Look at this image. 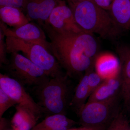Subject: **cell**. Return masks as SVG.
Wrapping results in <instances>:
<instances>
[{
    "instance_id": "cell-1",
    "label": "cell",
    "mask_w": 130,
    "mask_h": 130,
    "mask_svg": "<svg viewBox=\"0 0 130 130\" xmlns=\"http://www.w3.org/2000/svg\"><path fill=\"white\" fill-rule=\"evenodd\" d=\"M42 26L50 40V51L69 77L79 76L94 67L98 45L93 34L62 33L47 24Z\"/></svg>"
},
{
    "instance_id": "cell-2",
    "label": "cell",
    "mask_w": 130,
    "mask_h": 130,
    "mask_svg": "<svg viewBox=\"0 0 130 130\" xmlns=\"http://www.w3.org/2000/svg\"><path fill=\"white\" fill-rule=\"evenodd\" d=\"M69 7L77 24L85 32L106 38L118 31L119 28L108 12L94 1L82 2Z\"/></svg>"
},
{
    "instance_id": "cell-3",
    "label": "cell",
    "mask_w": 130,
    "mask_h": 130,
    "mask_svg": "<svg viewBox=\"0 0 130 130\" xmlns=\"http://www.w3.org/2000/svg\"><path fill=\"white\" fill-rule=\"evenodd\" d=\"M70 77L50 78L40 86H37L38 105L43 113L48 115L56 114L65 115L72 99V86Z\"/></svg>"
},
{
    "instance_id": "cell-4",
    "label": "cell",
    "mask_w": 130,
    "mask_h": 130,
    "mask_svg": "<svg viewBox=\"0 0 130 130\" xmlns=\"http://www.w3.org/2000/svg\"><path fill=\"white\" fill-rule=\"evenodd\" d=\"M5 41L7 53L22 52L50 77H59L66 74L53 55L41 44L8 36H6Z\"/></svg>"
},
{
    "instance_id": "cell-5",
    "label": "cell",
    "mask_w": 130,
    "mask_h": 130,
    "mask_svg": "<svg viewBox=\"0 0 130 130\" xmlns=\"http://www.w3.org/2000/svg\"><path fill=\"white\" fill-rule=\"evenodd\" d=\"M7 64L3 66L9 76L24 85L39 86L50 78L41 68L17 52L11 54Z\"/></svg>"
},
{
    "instance_id": "cell-6",
    "label": "cell",
    "mask_w": 130,
    "mask_h": 130,
    "mask_svg": "<svg viewBox=\"0 0 130 130\" xmlns=\"http://www.w3.org/2000/svg\"><path fill=\"white\" fill-rule=\"evenodd\" d=\"M119 94L100 101L87 102L78 113L82 126H105L116 116Z\"/></svg>"
},
{
    "instance_id": "cell-7",
    "label": "cell",
    "mask_w": 130,
    "mask_h": 130,
    "mask_svg": "<svg viewBox=\"0 0 130 130\" xmlns=\"http://www.w3.org/2000/svg\"><path fill=\"white\" fill-rule=\"evenodd\" d=\"M0 88L17 105L29 109L38 118L43 113L41 107L26 91L24 85L7 74L0 73Z\"/></svg>"
},
{
    "instance_id": "cell-8",
    "label": "cell",
    "mask_w": 130,
    "mask_h": 130,
    "mask_svg": "<svg viewBox=\"0 0 130 130\" xmlns=\"http://www.w3.org/2000/svg\"><path fill=\"white\" fill-rule=\"evenodd\" d=\"M62 33L85 32L77 24L72 10L63 0H59L45 23Z\"/></svg>"
},
{
    "instance_id": "cell-9",
    "label": "cell",
    "mask_w": 130,
    "mask_h": 130,
    "mask_svg": "<svg viewBox=\"0 0 130 130\" xmlns=\"http://www.w3.org/2000/svg\"><path fill=\"white\" fill-rule=\"evenodd\" d=\"M7 26L1 21L0 28L3 30L5 36L13 37L26 41L38 43L50 51L49 42L47 41L44 31L40 26L30 22L16 28H8Z\"/></svg>"
},
{
    "instance_id": "cell-10",
    "label": "cell",
    "mask_w": 130,
    "mask_h": 130,
    "mask_svg": "<svg viewBox=\"0 0 130 130\" xmlns=\"http://www.w3.org/2000/svg\"><path fill=\"white\" fill-rule=\"evenodd\" d=\"M59 0H25L23 11L30 21L42 26L48 19Z\"/></svg>"
},
{
    "instance_id": "cell-11",
    "label": "cell",
    "mask_w": 130,
    "mask_h": 130,
    "mask_svg": "<svg viewBox=\"0 0 130 130\" xmlns=\"http://www.w3.org/2000/svg\"><path fill=\"white\" fill-rule=\"evenodd\" d=\"M118 53L121 78L120 94L125 105H128L130 99V47H120Z\"/></svg>"
},
{
    "instance_id": "cell-12",
    "label": "cell",
    "mask_w": 130,
    "mask_h": 130,
    "mask_svg": "<svg viewBox=\"0 0 130 130\" xmlns=\"http://www.w3.org/2000/svg\"><path fill=\"white\" fill-rule=\"evenodd\" d=\"M94 68L96 72L104 80L112 78L120 71L119 60L111 54H101L96 57Z\"/></svg>"
},
{
    "instance_id": "cell-13",
    "label": "cell",
    "mask_w": 130,
    "mask_h": 130,
    "mask_svg": "<svg viewBox=\"0 0 130 130\" xmlns=\"http://www.w3.org/2000/svg\"><path fill=\"white\" fill-rule=\"evenodd\" d=\"M121 78L120 71L116 77L105 79L91 94L87 102L100 101L107 100L120 94Z\"/></svg>"
},
{
    "instance_id": "cell-14",
    "label": "cell",
    "mask_w": 130,
    "mask_h": 130,
    "mask_svg": "<svg viewBox=\"0 0 130 130\" xmlns=\"http://www.w3.org/2000/svg\"><path fill=\"white\" fill-rule=\"evenodd\" d=\"M108 11L119 29H130V0H115Z\"/></svg>"
},
{
    "instance_id": "cell-15",
    "label": "cell",
    "mask_w": 130,
    "mask_h": 130,
    "mask_svg": "<svg viewBox=\"0 0 130 130\" xmlns=\"http://www.w3.org/2000/svg\"><path fill=\"white\" fill-rule=\"evenodd\" d=\"M76 123L64 114H56L48 115L31 130H67Z\"/></svg>"
},
{
    "instance_id": "cell-16",
    "label": "cell",
    "mask_w": 130,
    "mask_h": 130,
    "mask_svg": "<svg viewBox=\"0 0 130 130\" xmlns=\"http://www.w3.org/2000/svg\"><path fill=\"white\" fill-rule=\"evenodd\" d=\"M0 18L2 22L13 28L30 21L22 9L8 7H0Z\"/></svg>"
},
{
    "instance_id": "cell-17",
    "label": "cell",
    "mask_w": 130,
    "mask_h": 130,
    "mask_svg": "<svg viewBox=\"0 0 130 130\" xmlns=\"http://www.w3.org/2000/svg\"><path fill=\"white\" fill-rule=\"evenodd\" d=\"M89 70L85 73L76 87L70 103V107H72L78 113L85 105L90 95L88 82Z\"/></svg>"
},
{
    "instance_id": "cell-18",
    "label": "cell",
    "mask_w": 130,
    "mask_h": 130,
    "mask_svg": "<svg viewBox=\"0 0 130 130\" xmlns=\"http://www.w3.org/2000/svg\"><path fill=\"white\" fill-rule=\"evenodd\" d=\"M16 109L11 121L13 129L19 127L30 114L32 113L29 109L19 105H16Z\"/></svg>"
},
{
    "instance_id": "cell-19",
    "label": "cell",
    "mask_w": 130,
    "mask_h": 130,
    "mask_svg": "<svg viewBox=\"0 0 130 130\" xmlns=\"http://www.w3.org/2000/svg\"><path fill=\"white\" fill-rule=\"evenodd\" d=\"M107 130H130V127L125 116L119 114L112 120Z\"/></svg>"
},
{
    "instance_id": "cell-20",
    "label": "cell",
    "mask_w": 130,
    "mask_h": 130,
    "mask_svg": "<svg viewBox=\"0 0 130 130\" xmlns=\"http://www.w3.org/2000/svg\"><path fill=\"white\" fill-rule=\"evenodd\" d=\"M16 105L15 102L0 88V118L8 109Z\"/></svg>"
},
{
    "instance_id": "cell-21",
    "label": "cell",
    "mask_w": 130,
    "mask_h": 130,
    "mask_svg": "<svg viewBox=\"0 0 130 130\" xmlns=\"http://www.w3.org/2000/svg\"><path fill=\"white\" fill-rule=\"evenodd\" d=\"M94 68L92 67L88 70V82L90 95L104 80L97 73L93 71Z\"/></svg>"
},
{
    "instance_id": "cell-22",
    "label": "cell",
    "mask_w": 130,
    "mask_h": 130,
    "mask_svg": "<svg viewBox=\"0 0 130 130\" xmlns=\"http://www.w3.org/2000/svg\"><path fill=\"white\" fill-rule=\"evenodd\" d=\"M5 35L3 30L0 28V64L1 67L8 64L9 59L7 58L6 44L5 41Z\"/></svg>"
},
{
    "instance_id": "cell-23",
    "label": "cell",
    "mask_w": 130,
    "mask_h": 130,
    "mask_svg": "<svg viewBox=\"0 0 130 130\" xmlns=\"http://www.w3.org/2000/svg\"><path fill=\"white\" fill-rule=\"evenodd\" d=\"M25 0H0V7H8L22 9L23 11Z\"/></svg>"
},
{
    "instance_id": "cell-24",
    "label": "cell",
    "mask_w": 130,
    "mask_h": 130,
    "mask_svg": "<svg viewBox=\"0 0 130 130\" xmlns=\"http://www.w3.org/2000/svg\"><path fill=\"white\" fill-rule=\"evenodd\" d=\"M115 0H94L98 6L105 10L108 11Z\"/></svg>"
},
{
    "instance_id": "cell-25",
    "label": "cell",
    "mask_w": 130,
    "mask_h": 130,
    "mask_svg": "<svg viewBox=\"0 0 130 130\" xmlns=\"http://www.w3.org/2000/svg\"><path fill=\"white\" fill-rule=\"evenodd\" d=\"M104 126H82L81 127L76 128H70L67 130H104Z\"/></svg>"
},
{
    "instance_id": "cell-26",
    "label": "cell",
    "mask_w": 130,
    "mask_h": 130,
    "mask_svg": "<svg viewBox=\"0 0 130 130\" xmlns=\"http://www.w3.org/2000/svg\"><path fill=\"white\" fill-rule=\"evenodd\" d=\"M89 1H94V0H68V6H70L79 2Z\"/></svg>"
},
{
    "instance_id": "cell-27",
    "label": "cell",
    "mask_w": 130,
    "mask_h": 130,
    "mask_svg": "<svg viewBox=\"0 0 130 130\" xmlns=\"http://www.w3.org/2000/svg\"><path fill=\"white\" fill-rule=\"evenodd\" d=\"M128 106H129V107H130V99L129 100V103H128Z\"/></svg>"
}]
</instances>
